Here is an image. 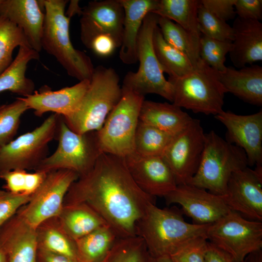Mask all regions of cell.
<instances>
[{
    "label": "cell",
    "instance_id": "obj_1",
    "mask_svg": "<svg viewBox=\"0 0 262 262\" xmlns=\"http://www.w3.org/2000/svg\"><path fill=\"white\" fill-rule=\"evenodd\" d=\"M154 197L136 184L125 158L102 153L93 168L71 185L64 205L87 204L118 238H126L136 235V224Z\"/></svg>",
    "mask_w": 262,
    "mask_h": 262
},
{
    "label": "cell",
    "instance_id": "obj_2",
    "mask_svg": "<svg viewBox=\"0 0 262 262\" xmlns=\"http://www.w3.org/2000/svg\"><path fill=\"white\" fill-rule=\"evenodd\" d=\"M176 207L161 209L150 203L136 225V235L144 242L153 258L168 257L182 246L204 236L209 225L185 221ZM206 237V236H205Z\"/></svg>",
    "mask_w": 262,
    "mask_h": 262
},
{
    "label": "cell",
    "instance_id": "obj_3",
    "mask_svg": "<svg viewBox=\"0 0 262 262\" xmlns=\"http://www.w3.org/2000/svg\"><path fill=\"white\" fill-rule=\"evenodd\" d=\"M45 18L41 46L52 55L67 74L80 81L90 80L94 66L90 58L83 51L75 49L70 40V17L65 13L66 0H44Z\"/></svg>",
    "mask_w": 262,
    "mask_h": 262
},
{
    "label": "cell",
    "instance_id": "obj_4",
    "mask_svg": "<svg viewBox=\"0 0 262 262\" xmlns=\"http://www.w3.org/2000/svg\"><path fill=\"white\" fill-rule=\"evenodd\" d=\"M119 77L112 67H95L89 86L76 110L63 117L68 127L79 134L98 131L120 100Z\"/></svg>",
    "mask_w": 262,
    "mask_h": 262
},
{
    "label": "cell",
    "instance_id": "obj_5",
    "mask_svg": "<svg viewBox=\"0 0 262 262\" xmlns=\"http://www.w3.org/2000/svg\"><path fill=\"white\" fill-rule=\"evenodd\" d=\"M247 166L245 151L211 131L205 133L204 146L198 169L188 184L224 196L232 174Z\"/></svg>",
    "mask_w": 262,
    "mask_h": 262
},
{
    "label": "cell",
    "instance_id": "obj_6",
    "mask_svg": "<svg viewBox=\"0 0 262 262\" xmlns=\"http://www.w3.org/2000/svg\"><path fill=\"white\" fill-rule=\"evenodd\" d=\"M173 88L172 103L195 113L214 116L221 112L228 93L219 79V72L201 60L189 74L167 80Z\"/></svg>",
    "mask_w": 262,
    "mask_h": 262
},
{
    "label": "cell",
    "instance_id": "obj_7",
    "mask_svg": "<svg viewBox=\"0 0 262 262\" xmlns=\"http://www.w3.org/2000/svg\"><path fill=\"white\" fill-rule=\"evenodd\" d=\"M159 16L148 13L144 17L137 41V57L139 66L136 72H128L122 88L145 96L156 94L173 101L172 84L165 78L153 46V34Z\"/></svg>",
    "mask_w": 262,
    "mask_h": 262
},
{
    "label": "cell",
    "instance_id": "obj_8",
    "mask_svg": "<svg viewBox=\"0 0 262 262\" xmlns=\"http://www.w3.org/2000/svg\"><path fill=\"white\" fill-rule=\"evenodd\" d=\"M122 90L120 100L97 132L102 153L125 158L134 152L135 132L145 98L132 91Z\"/></svg>",
    "mask_w": 262,
    "mask_h": 262
},
{
    "label": "cell",
    "instance_id": "obj_9",
    "mask_svg": "<svg viewBox=\"0 0 262 262\" xmlns=\"http://www.w3.org/2000/svg\"><path fill=\"white\" fill-rule=\"evenodd\" d=\"M58 129L59 144L54 152L44 158L34 171L48 173L66 169L79 177L89 172L102 153L99 147L97 131L79 134L71 130L62 116Z\"/></svg>",
    "mask_w": 262,
    "mask_h": 262
},
{
    "label": "cell",
    "instance_id": "obj_10",
    "mask_svg": "<svg viewBox=\"0 0 262 262\" xmlns=\"http://www.w3.org/2000/svg\"><path fill=\"white\" fill-rule=\"evenodd\" d=\"M205 236L235 262H243L249 253L262 248V222L248 219L230 210L208 225Z\"/></svg>",
    "mask_w": 262,
    "mask_h": 262
},
{
    "label": "cell",
    "instance_id": "obj_11",
    "mask_svg": "<svg viewBox=\"0 0 262 262\" xmlns=\"http://www.w3.org/2000/svg\"><path fill=\"white\" fill-rule=\"evenodd\" d=\"M60 115H51L38 127L0 147V174L15 169L34 171L45 158L57 131Z\"/></svg>",
    "mask_w": 262,
    "mask_h": 262
},
{
    "label": "cell",
    "instance_id": "obj_12",
    "mask_svg": "<svg viewBox=\"0 0 262 262\" xmlns=\"http://www.w3.org/2000/svg\"><path fill=\"white\" fill-rule=\"evenodd\" d=\"M78 178L76 173L69 170L59 169L47 173L29 202L17 213L34 228L45 220L57 216L70 187Z\"/></svg>",
    "mask_w": 262,
    "mask_h": 262
},
{
    "label": "cell",
    "instance_id": "obj_13",
    "mask_svg": "<svg viewBox=\"0 0 262 262\" xmlns=\"http://www.w3.org/2000/svg\"><path fill=\"white\" fill-rule=\"evenodd\" d=\"M205 142L200 121L192 118L180 132L175 135L162 157L169 167L177 185L188 183L196 174Z\"/></svg>",
    "mask_w": 262,
    "mask_h": 262
},
{
    "label": "cell",
    "instance_id": "obj_14",
    "mask_svg": "<svg viewBox=\"0 0 262 262\" xmlns=\"http://www.w3.org/2000/svg\"><path fill=\"white\" fill-rule=\"evenodd\" d=\"M224 201L229 210L262 222V166H247L231 175Z\"/></svg>",
    "mask_w": 262,
    "mask_h": 262
},
{
    "label": "cell",
    "instance_id": "obj_15",
    "mask_svg": "<svg viewBox=\"0 0 262 262\" xmlns=\"http://www.w3.org/2000/svg\"><path fill=\"white\" fill-rule=\"evenodd\" d=\"M164 197L168 205H180L183 214L198 225L211 224L230 210L223 196L188 183L177 185Z\"/></svg>",
    "mask_w": 262,
    "mask_h": 262
},
{
    "label": "cell",
    "instance_id": "obj_16",
    "mask_svg": "<svg viewBox=\"0 0 262 262\" xmlns=\"http://www.w3.org/2000/svg\"><path fill=\"white\" fill-rule=\"evenodd\" d=\"M214 116L227 129L226 140L245 151L248 166H262V110L248 115L223 110Z\"/></svg>",
    "mask_w": 262,
    "mask_h": 262
},
{
    "label": "cell",
    "instance_id": "obj_17",
    "mask_svg": "<svg viewBox=\"0 0 262 262\" xmlns=\"http://www.w3.org/2000/svg\"><path fill=\"white\" fill-rule=\"evenodd\" d=\"M81 15L80 36L84 46L94 36L106 34L111 35L120 47L124 10L120 0L90 1L82 9Z\"/></svg>",
    "mask_w": 262,
    "mask_h": 262
},
{
    "label": "cell",
    "instance_id": "obj_18",
    "mask_svg": "<svg viewBox=\"0 0 262 262\" xmlns=\"http://www.w3.org/2000/svg\"><path fill=\"white\" fill-rule=\"evenodd\" d=\"M125 159L133 180L146 194L164 197L176 188L175 177L162 156H145L134 152Z\"/></svg>",
    "mask_w": 262,
    "mask_h": 262
},
{
    "label": "cell",
    "instance_id": "obj_19",
    "mask_svg": "<svg viewBox=\"0 0 262 262\" xmlns=\"http://www.w3.org/2000/svg\"><path fill=\"white\" fill-rule=\"evenodd\" d=\"M90 80H84L73 86L52 91L43 87L39 91L21 97L29 109H32L36 116L53 112L63 117L71 115L77 108L87 91Z\"/></svg>",
    "mask_w": 262,
    "mask_h": 262
},
{
    "label": "cell",
    "instance_id": "obj_20",
    "mask_svg": "<svg viewBox=\"0 0 262 262\" xmlns=\"http://www.w3.org/2000/svg\"><path fill=\"white\" fill-rule=\"evenodd\" d=\"M0 246L8 262H36L35 228L17 212L0 228Z\"/></svg>",
    "mask_w": 262,
    "mask_h": 262
},
{
    "label": "cell",
    "instance_id": "obj_21",
    "mask_svg": "<svg viewBox=\"0 0 262 262\" xmlns=\"http://www.w3.org/2000/svg\"><path fill=\"white\" fill-rule=\"evenodd\" d=\"M39 0H2L0 16L15 24L24 33L31 47L37 51L42 49L41 39L45 14Z\"/></svg>",
    "mask_w": 262,
    "mask_h": 262
},
{
    "label": "cell",
    "instance_id": "obj_22",
    "mask_svg": "<svg viewBox=\"0 0 262 262\" xmlns=\"http://www.w3.org/2000/svg\"><path fill=\"white\" fill-rule=\"evenodd\" d=\"M234 38L229 52L233 65L241 68L262 60V23L237 16L232 26Z\"/></svg>",
    "mask_w": 262,
    "mask_h": 262
},
{
    "label": "cell",
    "instance_id": "obj_23",
    "mask_svg": "<svg viewBox=\"0 0 262 262\" xmlns=\"http://www.w3.org/2000/svg\"><path fill=\"white\" fill-rule=\"evenodd\" d=\"M124 10V19L119 56L127 65L137 61V41L145 16L158 7L159 0H120Z\"/></svg>",
    "mask_w": 262,
    "mask_h": 262
},
{
    "label": "cell",
    "instance_id": "obj_24",
    "mask_svg": "<svg viewBox=\"0 0 262 262\" xmlns=\"http://www.w3.org/2000/svg\"><path fill=\"white\" fill-rule=\"evenodd\" d=\"M219 79L227 92L247 103L262 105V67L251 65L239 69L227 67L219 72Z\"/></svg>",
    "mask_w": 262,
    "mask_h": 262
},
{
    "label": "cell",
    "instance_id": "obj_25",
    "mask_svg": "<svg viewBox=\"0 0 262 262\" xmlns=\"http://www.w3.org/2000/svg\"><path fill=\"white\" fill-rule=\"evenodd\" d=\"M193 118L173 103L144 100L139 121L175 135L183 130Z\"/></svg>",
    "mask_w": 262,
    "mask_h": 262
},
{
    "label": "cell",
    "instance_id": "obj_26",
    "mask_svg": "<svg viewBox=\"0 0 262 262\" xmlns=\"http://www.w3.org/2000/svg\"><path fill=\"white\" fill-rule=\"evenodd\" d=\"M35 231L38 249L80 262L75 240L64 230L57 216L41 223Z\"/></svg>",
    "mask_w": 262,
    "mask_h": 262
},
{
    "label": "cell",
    "instance_id": "obj_27",
    "mask_svg": "<svg viewBox=\"0 0 262 262\" xmlns=\"http://www.w3.org/2000/svg\"><path fill=\"white\" fill-rule=\"evenodd\" d=\"M57 217L64 230L75 241L107 225L96 211L84 203L64 205Z\"/></svg>",
    "mask_w": 262,
    "mask_h": 262
},
{
    "label": "cell",
    "instance_id": "obj_28",
    "mask_svg": "<svg viewBox=\"0 0 262 262\" xmlns=\"http://www.w3.org/2000/svg\"><path fill=\"white\" fill-rule=\"evenodd\" d=\"M39 52L31 48L19 47L11 65L0 74V93L9 91L25 97L34 92V83L26 76L28 64L39 60Z\"/></svg>",
    "mask_w": 262,
    "mask_h": 262
},
{
    "label": "cell",
    "instance_id": "obj_29",
    "mask_svg": "<svg viewBox=\"0 0 262 262\" xmlns=\"http://www.w3.org/2000/svg\"><path fill=\"white\" fill-rule=\"evenodd\" d=\"M118 238L108 225L75 241L80 262H101Z\"/></svg>",
    "mask_w": 262,
    "mask_h": 262
},
{
    "label": "cell",
    "instance_id": "obj_30",
    "mask_svg": "<svg viewBox=\"0 0 262 262\" xmlns=\"http://www.w3.org/2000/svg\"><path fill=\"white\" fill-rule=\"evenodd\" d=\"M152 41L161 68L169 77H181L194 70L195 67L189 58L165 41L158 25L154 30Z\"/></svg>",
    "mask_w": 262,
    "mask_h": 262
},
{
    "label": "cell",
    "instance_id": "obj_31",
    "mask_svg": "<svg viewBox=\"0 0 262 262\" xmlns=\"http://www.w3.org/2000/svg\"><path fill=\"white\" fill-rule=\"evenodd\" d=\"M199 3L197 0H159L158 7L153 13L175 21L185 30L200 37L197 21Z\"/></svg>",
    "mask_w": 262,
    "mask_h": 262
},
{
    "label": "cell",
    "instance_id": "obj_32",
    "mask_svg": "<svg viewBox=\"0 0 262 262\" xmlns=\"http://www.w3.org/2000/svg\"><path fill=\"white\" fill-rule=\"evenodd\" d=\"M158 26L165 41L185 54L195 67L200 61L199 39L172 20L159 16Z\"/></svg>",
    "mask_w": 262,
    "mask_h": 262
},
{
    "label": "cell",
    "instance_id": "obj_33",
    "mask_svg": "<svg viewBox=\"0 0 262 262\" xmlns=\"http://www.w3.org/2000/svg\"><path fill=\"white\" fill-rule=\"evenodd\" d=\"M174 135L139 121L134 152L145 156H162Z\"/></svg>",
    "mask_w": 262,
    "mask_h": 262
},
{
    "label": "cell",
    "instance_id": "obj_34",
    "mask_svg": "<svg viewBox=\"0 0 262 262\" xmlns=\"http://www.w3.org/2000/svg\"><path fill=\"white\" fill-rule=\"evenodd\" d=\"M143 240L139 236L118 238L101 262H152Z\"/></svg>",
    "mask_w": 262,
    "mask_h": 262
},
{
    "label": "cell",
    "instance_id": "obj_35",
    "mask_svg": "<svg viewBox=\"0 0 262 262\" xmlns=\"http://www.w3.org/2000/svg\"><path fill=\"white\" fill-rule=\"evenodd\" d=\"M17 47L31 48L23 32L15 24L0 16V74L12 63L13 52Z\"/></svg>",
    "mask_w": 262,
    "mask_h": 262
},
{
    "label": "cell",
    "instance_id": "obj_36",
    "mask_svg": "<svg viewBox=\"0 0 262 262\" xmlns=\"http://www.w3.org/2000/svg\"><path fill=\"white\" fill-rule=\"evenodd\" d=\"M47 173L34 171L28 173L25 170L15 169L0 174V179L5 182L6 191L16 195L31 196L40 187Z\"/></svg>",
    "mask_w": 262,
    "mask_h": 262
},
{
    "label": "cell",
    "instance_id": "obj_37",
    "mask_svg": "<svg viewBox=\"0 0 262 262\" xmlns=\"http://www.w3.org/2000/svg\"><path fill=\"white\" fill-rule=\"evenodd\" d=\"M29 108L21 97L12 103L0 106V147L13 140L22 115Z\"/></svg>",
    "mask_w": 262,
    "mask_h": 262
},
{
    "label": "cell",
    "instance_id": "obj_38",
    "mask_svg": "<svg viewBox=\"0 0 262 262\" xmlns=\"http://www.w3.org/2000/svg\"><path fill=\"white\" fill-rule=\"evenodd\" d=\"M232 47V41H222L201 34L199 39V57L206 65L219 72L224 71L226 55Z\"/></svg>",
    "mask_w": 262,
    "mask_h": 262
},
{
    "label": "cell",
    "instance_id": "obj_39",
    "mask_svg": "<svg viewBox=\"0 0 262 262\" xmlns=\"http://www.w3.org/2000/svg\"><path fill=\"white\" fill-rule=\"evenodd\" d=\"M197 21L201 34L216 40L233 41L232 27L211 13L200 2L197 9Z\"/></svg>",
    "mask_w": 262,
    "mask_h": 262
},
{
    "label": "cell",
    "instance_id": "obj_40",
    "mask_svg": "<svg viewBox=\"0 0 262 262\" xmlns=\"http://www.w3.org/2000/svg\"><path fill=\"white\" fill-rule=\"evenodd\" d=\"M208 242L204 236L196 237L182 246L169 258L172 262H205Z\"/></svg>",
    "mask_w": 262,
    "mask_h": 262
},
{
    "label": "cell",
    "instance_id": "obj_41",
    "mask_svg": "<svg viewBox=\"0 0 262 262\" xmlns=\"http://www.w3.org/2000/svg\"><path fill=\"white\" fill-rule=\"evenodd\" d=\"M31 196L16 195L0 190V228L23 206L27 204Z\"/></svg>",
    "mask_w": 262,
    "mask_h": 262
},
{
    "label": "cell",
    "instance_id": "obj_42",
    "mask_svg": "<svg viewBox=\"0 0 262 262\" xmlns=\"http://www.w3.org/2000/svg\"><path fill=\"white\" fill-rule=\"evenodd\" d=\"M100 57H108L119 48L115 39L110 35L101 34L92 37L85 45Z\"/></svg>",
    "mask_w": 262,
    "mask_h": 262
},
{
    "label": "cell",
    "instance_id": "obj_43",
    "mask_svg": "<svg viewBox=\"0 0 262 262\" xmlns=\"http://www.w3.org/2000/svg\"><path fill=\"white\" fill-rule=\"evenodd\" d=\"M236 0H202L200 3L211 13L227 21L236 16L234 8Z\"/></svg>",
    "mask_w": 262,
    "mask_h": 262
},
{
    "label": "cell",
    "instance_id": "obj_44",
    "mask_svg": "<svg viewBox=\"0 0 262 262\" xmlns=\"http://www.w3.org/2000/svg\"><path fill=\"white\" fill-rule=\"evenodd\" d=\"M235 11L237 16L260 21L262 19V0H236Z\"/></svg>",
    "mask_w": 262,
    "mask_h": 262
},
{
    "label": "cell",
    "instance_id": "obj_45",
    "mask_svg": "<svg viewBox=\"0 0 262 262\" xmlns=\"http://www.w3.org/2000/svg\"><path fill=\"white\" fill-rule=\"evenodd\" d=\"M205 262H235L229 253L208 242Z\"/></svg>",
    "mask_w": 262,
    "mask_h": 262
},
{
    "label": "cell",
    "instance_id": "obj_46",
    "mask_svg": "<svg viewBox=\"0 0 262 262\" xmlns=\"http://www.w3.org/2000/svg\"><path fill=\"white\" fill-rule=\"evenodd\" d=\"M36 262H74L65 257L38 249Z\"/></svg>",
    "mask_w": 262,
    "mask_h": 262
},
{
    "label": "cell",
    "instance_id": "obj_47",
    "mask_svg": "<svg viewBox=\"0 0 262 262\" xmlns=\"http://www.w3.org/2000/svg\"><path fill=\"white\" fill-rule=\"evenodd\" d=\"M243 262H262V249L249 253L246 256Z\"/></svg>",
    "mask_w": 262,
    "mask_h": 262
},
{
    "label": "cell",
    "instance_id": "obj_48",
    "mask_svg": "<svg viewBox=\"0 0 262 262\" xmlns=\"http://www.w3.org/2000/svg\"><path fill=\"white\" fill-rule=\"evenodd\" d=\"M152 262H172L169 257H164L158 258H153Z\"/></svg>",
    "mask_w": 262,
    "mask_h": 262
},
{
    "label": "cell",
    "instance_id": "obj_49",
    "mask_svg": "<svg viewBox=\"0 0 262 262\" xmlns=\"http://www.w3.org/2000/svg\"><path fill=\"white\" fill-rule=\"evenodd\" d=\"M0 262H8L6 255L0 246Z\"/></svg>",
    "mask_w": 262,
    "mask_h": 262
}]
</instances>
